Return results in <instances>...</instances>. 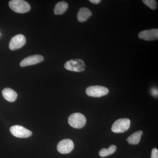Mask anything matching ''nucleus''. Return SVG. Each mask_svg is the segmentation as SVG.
I'll use <instances>...</instances> for the list:
<instances>
[{
	"label": "nucleus",
	"mask_w": 158,
	"mask_h": 158,
	"mask_svg": "<svg viewBox=\"0 0 158 158\" xmlns=\"http://www.w3.org/2000/svg\"><path fill=\"white\" fill-rule=\"evenodd\" d=\"M9 6L11 10L19 13L28 12L31 9V6L27 2L23 0H12L9 2Z\"/></svg>",
	"instance_id": "nucleus-1"
},
{
	"label": "nucleus",
	"mask_w": 158,
	"mask_h": 158,
	"mask_svg": "<svg viewBox=\"0 0 158 158\" xmlns=\"http://www.w3.org/2000/svg\"><path fill=\"white\" fill-rule=\"evenodd\" d=\"M86 118L81 113H74L71 114L68 118V123L71 126L76 129L84 127L86 123Z\"/></svg>",
	"instance_id": "nucleus-2"
},
{
	"label": "nucleus",
	"mask_w": 158,
	"mask_h": 158,
	"mask_svg": "<svg viewBox=\"0 0 158 158\" xmlns=\"http://www.w3.org/2000/svg\"><path fill=\"white\" fill-rule=\"evenodd\" d=\"M64 67L67 70L77 72H81L86 69L85 62L81 59H72L67 61L64 65Z\"/></svg>",
	"instance_id": "nucleus-3"
},
{
	"label": "nucleus",
	"mask_w": 158,
	"mask_h": 158,
	"mask_svg": "<svg viewBox=\"0 0 158 158\" xmlns=\"http://www.w3.org/2000/svg\"><path fill=\"white\" fill-rule=\"evenodd\" d=\"M131 120L127 118H119L115 121L112 127L114 133H121L126 131L130 128Z\"/></svg>",
	"instance_id": "nucleus-4"
},
{
	"label": "nucleus",
	"mask_w": 158,
	"mask_h": 158,
	"mask_svg": "<svg viewBox=\"0 0 158 158\" xmlns=\"http://www.w3.org/2000/svg\"><path fill=\"white\" fill-rule=\"evenodd\" d=\"M107 88L102 86H93L88 87L86 89L87 95L93 97H101L105 96L109 93Z\"/></svg>",
	"instance_id": "nucleus-5"
},
{
	"label": "nucleus",
	"mask_w": 158,
	"mask_h": 158,
	"mask_svg": "<svg viewBox=\"0 0 158 158\" xmlns=\"http://www.w3.org/2000/svg\"><path fill=\"white\" fill-rule=\"evenodd\" d=\"M10 131L13 136L17 138H27L31 137L32 135V131L20 125L11 127Z\"/></svg>",
	"instance_id": "nucleus-6"
},
{
	"label": "nucleus",
	"mask_w": 158,
	"mask_h": 158,
	"mask_svg": "<svg viewBox=\"0 0 158 158\" xmlns=\"http://www.w3.org/2000/svg\"><path fill=\"white\" fill-rule=\"evenodd\" d=\"M74 145L72 140L69 139H63L60 141L57 145V150L60 153L65 154L71 152Z\"/></svg>",
	"instance_id": "nucleus-7"
},
{
	"label": "nucleus",
	"mask_w": 158,
	"mask_h": 158,
	"mask_svg": "<svg viewBox=\"0 0 158 158\" xmlns=\"http://www.w3.org/2000/svg\"><path fill=\"white\" fill-rule=\"evenodd\" d=\"M26 37L22 34H18L11 38L9 43V48L12 51L20 48L25 44Z\"/></svg>",
	"instance_id": "nucleus-8"
},
{
	"label": "nucleus",
	"mask_w": 158,
	"mask_h": 158,
	"mask_svg": "<svg viewBox=\"0 0 158 158\" xmlns=\"http://www.w3.org/2000/svg\"><path fill=\"white\" fill-rule=\"evenodd\" d=\"M139 38L146 41H152L158 39V29H151L141 31L138 34Z\"/></svg>",
	"instance_id": "nucleus-9"
},
{
	"label": "nucleus",
	"mask_w": 158,
	"mask_h": 158,
	"mask_svg": "<svg viewBox=\"0 0 158 158\" xmlns=\"http://www.w3.org/2000/svg\"><path fill=\"white\" fill-rule=\"evenodd\" d=\"M44 59V58L41 55H32L23 59L20 63V65L22 67H25L35 65L42 62Z\"/></svg>",
	"instance_id": "nucleus-10"
},
{
	"label": "nucleus",
	"mask_w": 158,
	"mask_h": 158,
	"mask_svg": "<svg viewBox=\"0 0 158 158\" xmlns=\"http://www.w3.org/2000/svg\"><path fill=\"white\" fill-rule=\"evenodd\" d=\"M2 93L3 97L8 101L14 102L17 99L18 96L17 93L11 88H5L3 89Z\"/></svg>",
	"instance_id": "nucleus-11"
},
{
	"label": "nucleus",
	"mask_w": 158,
	"mask_h": 158,
	"mask_svg": "<svg viewBox=\"0 0 158 158\" xmlns=\"http://www.w3.org/2000/svg\"><path fill=\"white\" fill-rule=\"evenodd\" d=\"M92 15V12L90 9L86 8H82L77 13V19L80 22L86 21Z\"/></svg>",
	"instance_id": "nucleus-12"
},
{
	"label": "nucleus",
	"mask_w": 158,
	"mask_h": 158,
	"mask_svg": "<svg viewBox=\"0 0 158 158\" xmlns=\"http://www.w3.org/2000/svg\"><path fill=\"white\" fill-rule=\"evenodd\" d=\"M68 8V3L64 1L57 3L54 9V13L57 15H60L65 13Z\"/></svg>",
	"instance_id": "nucleus-13"
},
{
	"label": "nucleus",
	"mask_w": 158,
	"mask_h": 158,
	"mask_svg": "<svg viewBox=\"0 0 158 158\" xmlns=\"http://www.w3.org/2000/svg\"><path fill=\"white\" fill-rule=\"evenodd\" d=\"M143 132L141 131H138L132 134L127 139L129 144H137L139 143L141 140V136Z\"/></svg>",
	"instance_id": "nucleus-14"
},
{
	"label": "nucleus",
	"mask_w": 158,
	"mask_h": 158,
	"mask_svg": "<svg viewBox=\"0 0 158 158\" xmlns=\"http://www.w3.org/2000/svg\"><path fill=\"white\" fill-rule=\"evenodd\" d=\"M116 146L112 145L110 146L108 148H103L99 153V155L102 157L108 156L113 154L116 152Z\"/></svg>",
	"instance_id": "nucleus-15"
},
{
	"label": "nucleus",
	"mask_w": 158,
	"mask_h": 158,
	"mask_svg": "<svg viewBox=\"0 0 158 158\" xmlns=\"http://www.w3.org/2000/svg\"><path fill=\"white\" fill-rule=\"evenodd\" d=\"M142 2L151 9L154 10L157 8V3L155 0H143Z\"/></svg>",
	"instance_id": "nucleus-16"
},
{
	"label": "nucleus",
	"mask_w": 158,
	"mask_h": 158,
	"mask_svg": "<svg viewBox=\"0 0 158 158\" xmlns=\"http://www.w3.org/2000/svg\"><path fill=\"white\" fill-rule=\"evenodd\" d=\"M151 158H158V150L157 148H153L152 151Z\"/></svg>",
	"instance_id": "nucleus-17"
},
{
	"label": "nucleus",
	"mask_w": 158,
	"mask_h": 158,
	"mask_svg": "<svg viewBox=\"0 0 158 158\" xmlns=\"http://www.w3.org/2000/svg\"><path fill=\"white\" fill-rule=\"evenodd\" d=\"M151 93L152 95V96L154 97L157 96L158 94V89L155 88H152L151 90Z\"/></svg>",
	"instance_id": "nucleus-18"
},
{
	"label": "nucleus",
	"mask_w": 158,
	"mask_h": 158,
	"mask_svg": "<svg viewBox=\"0 0 158 158\" xmlns=\"http://www.w3.org/2000/svg\"><path fill=\"white\" fill-rule=\"evenodd\" d=\"M90 2L93 4H98L101 1L100 0H90Z\"/></svg>",
	"instance_id": "nucleus-19"
}]
</instances>
